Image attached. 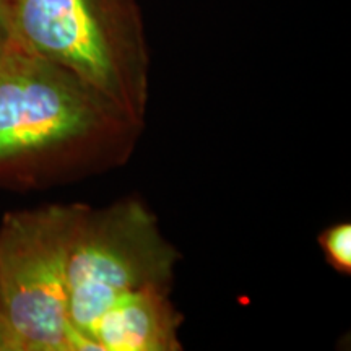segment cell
<instances>
[{"instance_id": "3", "label": "cell", "mask_w": 351, "mask_h": 351, "mask_svg": "<svg viewBox=\"0 0 351 351\" xmlns=\"http://www.w3.org/2000/svg\"><path fill=\"white\" fill-rule=\"evenodd\" d=\"M82 210L51 205L3 218L0 313L20 351H93L69 315V254Z\"/></svg>"}, {"instance_id": "1", "label": "cell", "mask_w": 351, "mask_h": 351, "mask_svg": "<svg viewBox=\"0 0 351 351\" xmlns=\"http://www.w3.org/2000/svg\"><path fill=\"white\" fill-rule=\"evenodd\" d=\"M10 39L70 70L135 124L150 88L137 0H10Z\"/></svg>"}, {"instance_id": "6", "label": "cell", "mask_w": 351, "mask_h": 351, "mask_svg": "<svg viewBox=\"0 0 351 351\" xmlns=\"http://www.w3.org/2000/svg\"><path fill=\"white\" fill-rule=\"evenodd\" d=\"M319 243L326 254L327 262L341 274H351V225L339 223L327 228L320 234Z\"/></svg>"}, {"instance_id": "7", "label": "cell", "mask_w": 351, "mask_h": 351, "mask_svg": "<svg viewBox=\"0 0 351 351\" xmlns=\"http://www.w3.org/2000/svg\"><path fill=\"white\" fill-rule=\"evenodd\" d=\"M0 351H20L15 337L8 328L5 319L0 313Z\"/></svg>"}, {"instance_id": "2", "label": "cell", "mask_w": 351, "mask_h": 351, "mask_svg": "<svg viewBox=\"0 0 351 351\" xmlns=\"http://www.w3.org/2000/svg\"><path fill=\"white\" fill-rule=\"evenodd\" d=\"M137 129L88 83L15 41L0 52V165L60 148H101Z\"/></svg>"}, {"instance_id": "9", "label": "cell", "mask_w": 351, "mask_h": 351, "mask_svg": "<svg viewBox=\"0 0 351 351\" xmlns=\"http://www.w3.org/2000/svg\"><path fill=\"white\" fill-rule=\"evenodd\" d=\"M0 2H2V3H3V5H5V7H7V5H8V3H10V0H0Z\"/></svg>"}, {"instance_id": "4", "label": "cell", "mask_w": 351, "mask_h": 351, "mask_svg": "<svg viewBox=\"0 0 351 351\" xmlns=\"http://www.w3.org/2000/svg\"><path fill=\"white\" fill-rule=\"evenodd\" d=\"M176 262L178 252L142 202L83 207L69 254V315L91 350L96 346L90 333L99 315L129 293L169 289Z\"/></svg>"}, {"instance_id": "8", "label": "cell", "mask_w": 351, "mask_h": 351, "mask_svg": "<svg viewBox=\"0 0 351 351\" xmlns=\"http://www.w3.org/2000/svg\"><path fill=\"white\" fill-rule=\"evenodd\" d=\"M10 41V28H8V16L7 7L0 2V52Z\"/></svg>"}, {"instance_id": "5", "label": "cell", "mask_w": 351, "mask_h": 351, "mask_svg": "<svg viewBox=\"0 0 351 351\" xmlns=\"http://www.w3.org/2000/svg\"><path fill=\"white\" fill-rule=\"evenodd\" d=\"M169 289L148 287L119 298L99 315L90 339L98 351H176L181 315Z\"/></svg>"}]
</instances>
